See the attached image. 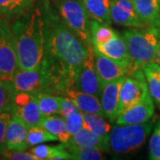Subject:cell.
I'll list each match as a JSON object with an SVG mask.
<instances>
[{
    "label": "cell",
    "instance_id": "36",
    "mask_svg": "<svg viewBox=\"0 0 160 160\" xmlns=\"http://www.w3.org/2000/svg\"><path fill=\"white\" fill-rule=\"evenodd\" d=\"M158 126H159V128H160V123H158Z\"/></svg>",
    "mask_w": 160,
    "mask_h": 160
},
{
    "label": "cell",
    "instance_id": "13",
    "mask_svg": "<svg viewBox=\"0 0 160 160\" xmlns=\"http://www.w3.org/2000/svg\"><path fill=\"white\" fill-rule=\"evenodd\" d=\"M29 126L15 115L12 114L7 126L6 135V146L7 149L25 150L28 145Z\"/></svg>",
    "mask_w": 160,
    "mask_h": 160
},
{
    "label": "cell",
    "instance_id": "16",
    "mask_svg": "<svg viewBox=\"0 0 160 160\" xmlns=\"http://www.w3.org/2000/svg\"><path fill=\"white\" fill-rule=\"evenodd\" d=\"M65 96L69 98L81 112L100 115L103 118H106L102 107L101 100L97 96L75 88L69 89L66 92Z\"/></svg>",
    "mask_w": 160,
    "mask_h": 160
},
{
    "label": "cell",
    "instance_id": "15",
    "mask_svg": "<svg viewBox=\"0 0 160 160\" xmlns=\"http://www.w3.org/2000/svg\"><path fill=\"white\" fill-rule=\"evenodd\" d=\"M94 53H95V68L102 86L109 82H112L114 80L118 79L120 78L126 77L127 75L126 69L122 67L120 64L102 54L95 49H94Z\"/></svg>",
    "mask_w": 160,
    "mask_h": 160
},
{
    "label": "cell",
    "instance_id": "24",
    "mask_svg": "<svg viewBox=\"0 0 160 160\" xmlns=\"http://www.w3.org/2000/svg\"><path fill=\"white\" fill-rule=\"evenodd\" d=\"M90 30L92 45L105 44L118 35L109 27V24L102 23L95 20L90 21Z\"/></svg>",
    "mask_w": 160,
    "mask_h": 160
},
{
    "label": "cell",
    "instance_id": "8",
    "mask_svg": "<svg viewBox=\"0 0 160 160\" xmlns=\"http://www.w3.org/2000/svg\"><path fill=\"white\" fill-rule=\"evenodd\" d=\"M76 89L101 97L102 86L100 82L95 68V53L93 46L87 47V54L77 78Z\"/></svg>",
    "mask_w": 160,
    "mask_h": 160
},
{
    "label": "cell",
    "instance_id": "12",
    "mask_svg": "<svg viewBox=\"0 0 160 160\" xmlns=\"http://www.w3.org/2000/svg\"><path fill=\"white\" fill-rule=\"evenodd\" d=\"M94 49L124 67L128 74L130 57L127 44L124 37L118 35L109 42L102 45H93ZM127 76V75H126Z\"/></svg>",
    "mask_w": 160,
    "mask_h": 160
},
{
    "label": "cell",
    "instance_id": "28",
    "mask_svg": "<svg viewBox=\"0 0 160 160\" xmlns=\"http://www.w3.org/2000/svg\"><path fill=\"white\" fill-rule=\"evenodd\" d=\"M58 141L56 136L52 134L50 132L45 129L42 126H36L29 127L28 132V145L35 146L46 142Z\"/></svg>",
    "mask_w": 160,
    "mask_h": 160
},
{
    "label": "cell",
    "instance_id": "33",
    "mask_svg": "<svg viewBox=\"0 0 160 160\" xmlns=\"http://www.w3.org/2000/svg\"><path fill=\"white\" fill-rule=\"evenodd\" d=\"M2 158L12 160H37L33 154L30 152H24V150H12L5 149V151L0 155Z\"/></svg>",
    "mask_w": 160,
    "mask_h": 160
},
{
    "label": "cell",
    "instance_id": "31",
    "mask_svg": "<svg viewBox=\"0 0 160 160\" xmlns=\"http://www.w3.org/2000/svg\"><path fill=\"white\" fill-rule=\"evenodd\" d=\"M11 118L12 111H6V112L0 113V155L6 149V130H7V126H8Z\"/></svg>",
    "mask_w": 160,
    "mask_h": 160
},
{
    "label": "cell",
    "instance_id": "1",
    "mask_svg": "<svg viewBox=\"0 0 160 160\" xmlns=\"http://www.w3.org/2000/svg\"><path fill=\"white\" fill-rule=\"evenodd\" d=\"M45 50L43 62L68 88L76 89V81L83 65L87 46L67 26L61 16L46 8Z\"/></svg>",
    "mask_w": 160,
    "mask_h": 160
},
{
    "label": "cell",
    "instance_id": "19",
    "mask_svg": "<svg viewBox=\"0 0 160 160\" xmlns=\"http://www.w3.org/2000/svg\"><path fill=\"white\" fill-rule=\"evenodd\" d=\"M142 70L149 95L160 109V65L156 62H152L145 65Z\"/></svg>",
    "mask_w": 160,
    "mask_h": 160
},
{
    "label": "cell",
    "instance_id": "4",
    "mask_svg": "<svg viewBox=\"0 0 160 160\" xmlns=\"http://www.w3.org/2000/svg\"><path fill=\"white\" fill-rule=\"evenodd\" d=\"M152 128V123L117 125L109 136V149L118 154H127L142 146Z\"/></svg>",
    "mask_w": 160,
    "mask_h": 160
},
{
    "label": "cell",
    "instance_id": "7",
    "mask_svg": "<svg viewBox=\"0 0 160 160\" xmlns=\"http://www.w3.org/2000/svg\"><path fill=\"white\" fill-rule=\"evenodd\" d=\"M149 95V89L142 69L126 76L120 88L118 117Z\"/></svg>",
    "mask_w": 160,
    "mask_h": 160
},
{
    "label": "cell",
    "instance_id": "29",
    "mask_svg": "<svg viewBox=\"0 0 160 160\" xmlns=\"http://www.w3.org/2000/svg\"><path fill=\"white\" fill-rule=\"evenodd\" d=\"M64 119L67 125L68 131L71 136L79 131L81 128H83V114L78 109L65 117Z\"/></svg>",
    "mask_w": 160,
    "mask_h": 160
},
{
    "label": "cell",
    "instance_id": "27",
    "mask_svg": "<svg viewBox=\"0 0 160 160\" xmlns=\"http://www.w3.org/2000/svg\"><path fill=\"white\" fill-rule=\"evenodd\" d=\"M15 92L11 81L0 79V113L12 111Z\"/></svg>",
    "mask_w": 160,
    "mask_h": 160
},
{
    "label": "cell",
    "instance_id": "32",
    "mask_svg": "<svg viewBox=\"0 0 160 160\" xmlns=\"http://www.w3.org/2000/svg\"><path fill=\"white\" fill-rule=\"evenodd\" d=\"M53 150V146H48L45 144L35 145L34 148L30 149V153L33 154L37 160H50L52 153Z\"/></svg>",
    "mask_w": 160,
    "mask_h": 160
},
{
    "label": "cell",
    "instance_id": "11",
    "mask_svg": "<svg viewBox=\"0 0 160 160\" xmlns=\"http://www.w3.org/2000/svg\"><path fill=\"white\" fill-rule=\"evenodd\" d=\"M154 102L150 95L134 104L116 118L117 125H136L148 122L154 115Z\"/></svg>",
    "mask_w": 160,
    "mask_h": 160
},
{
    "label": "cell",
    "instance_id": "35",
    "mask_svg": "<svg viewBox=\"0 0 160 160\" xmlns=\"http://www.w3.org/2000/svg\"><path fill=\"white\" fill-rule=\"evenodd\" d=\"M157 63H158L160 65V44H159V47H158V50L157 52V54H156V57H155V61Z\"/></svg>",
    "mask_w": 160,
    "mask_h": 160
},
{
    "label": "cell",
    "instance_id": "2",
    "mask_svg": "<svg viewBox=\"0 0 160 160\" xmlns=\"http://www.w3.org/2000/svg\"><path fill=\"white\" fill-rule=\"evenodd\" d=\"M17 51L19 69L38 68L45 50L44 12L36 8L26 12L12 25Z\"/></svg>",
    "mask_w": 160,
    "mask_h": 160
},
{
    "label": "cell",
    "instance_id": "9",
    "mask_svg": "<svg viewBox=\"0 0 160 160\" xmlns=\"http://www.w3.org/2000/svg\"><path fill=\"white\" fill-rule=\"evenodd\" d=\"M12 114L19 117L29 127L40 126L43 118L35 95L25 92H15Z\"/></svg>",
    "mask_w": 160,
    "mask_h": 160
},
{
    "label": "cell",
    "instance_id": "10",
    "mask_svg": "<svg viewBox=\"0 0 160 160\" xmlns=\"http://www.w3.org/2000/svg\"><path fill=\"white\" fill-rule=\"evenodd\" d=\"M110 15L112 22L118 25L130 28L146 27L138 16L132 0H111Z\"/></svg>",
    "mask_w": 160,
    "mask_h": 160
},
{
    "label": "cell",
    "instance_id": "3",
    "mask_svg": "<svg viewBox=\"0 0 160 160\" xmlns=\"http://www.w3.org/2000/svg\"><path fill=\"white\" fill-rule=\"evenodd\" d=\"M130 57L128 75L155 61L160 44V29L157 26L133 28L124 32Z\"/></svg>",
    "mask_w": 160,
    "mask_h": 160
},
{
    "label": "cell",
    "instance_id": "20",
    "mask_svg": "<svg viewBox=\"0 0 160 160\" xmlns=\"http://www.w3.org/2000/svg\"><path fill=\"white\" fill-rule=\"evenodd\" d=\"M89 16L100 22L110 24V2L111 0H82Z\"/></svg>",
    "mask_w": 160,
    "mask_h": 160
},
{
    "label": "cell",
    "instance_id": "37",
    "mask_svg": "<svg viewBox=\"0 0 160 160\" xmlns=\"http://www.w3.org/2000/svg\"><path fill=\"white\" fill-rule=\"evenodd\" d=\"M159 29H160V22H159Z\"/></svg>",
    "mask_w": 160,
    "mask_h": 160
},
{
    "label": "cell",
    "instance_id": "23",
    "mask_svg": "<svg viewBox=\"0 0 160 160\" xmlns=\"http://www.w3.org/2000/svg\"><path fill=\"white\" fill-rule=\"evenodd\" d=\"M33 2L34 0H0V17L8 20L22 14Z\"/></svg>",
    "mask_w": 160,
    "mask_h": 160
},
{
    "label": "cell",
    "instance_id": "22",
    "mask_svg": "<svg viewBox=\"0 0 160 160\" xmlns=\"http://www.w3.org/2000/svg\"><path fill=\"white\" fill-rule=\"evenodd\" d=\"M83 114V127L94 132L101 137L109 139L111 126L104 119V118L96 114L84 113Z\"/></svg>",
    "mask_w": 160,
    "mask_h": 160
},
{
    "label": "cell",
    "instance_id": "25",
    "mask_svg": "<svg viewBox=\"0 0 160 160\" xmlns=\"http://www.w3.org/2000/svg\"><path fill=\"white\" fill-rule=\"evenodd\" d=\"M34 95L37 99L40 112L43 117L59 114L61 100L62 96L42 93V92L35 93Z\"/></svg>",
    "mask_w": 160,
    "mask_h": 160
},
{
    "label": "cell",
    "instance_id": "14",
    "mask_svg": "<svg viewBox=\"0 0 160 160\" xmlns=\"http://www.w3.org/2000/svg\"><path fill=\"white\" fill-rule=\"evenodd\" d=\"M126 77L107 83L102 86L101 93V103L107 118L113 122L118 118V108L119 92Z\"/></svg>",
    "mask_w": 160,
    "mask_h": 160
},
{
    "label": "cell",
    "instance_id": "34",
    "mask_svg": "<svg viewBox=\"0 0 160 160\" xmlns=\"http://www.w3.org/2000/svg\"><path fill=\"white\" fill-rule=\"evenodd\" d=\"M78 109L75 104L67 96L65 97H62L61 100V105H60V112L59 114L61 115L62 118L67 117L68 115L72 113L76 109Z\"/></svg>",
    "mask_w": 160,
    "mask_h": 160
},
{
    "label": "cell",
    "instance_id": "18",
    "mask_svg": "<svg viewBox=\"0 0 160 160\" xmlns=\"http://www.w3.org/2000/svg\"><path fill=\"white\" fill-rule=\"evenodd\" d=\"M68 143L83 147L96 148L101 150H108L109 149V139L101 137L84 127L72 135Z\"/></svg>",
    "mask_w": 160,
    "mask_h": 160
},
{
    "label": "cell",
    "instance_id": "6",
    "mask_svg": "<svg viewBox=\"0 0 160 160\" xmlns=\"http://www.w3.org/2000/svg\"><path fill=\"white\" fill-rule=\"evenodd\" d=\"M19 69L14 36L8 20L0 17V79L11 81Z\"/></svg>",
    "mask_w": 160,
    "mask_h": 160
},
{
    "label": "cell",
    "instance_id": "30",
    "mask_svg": "<svg viewBox=\"0 0 160 160\" xmlns=\"http://www.w3.org/2000/svg\"><path fill=\"white\" fill-rule=\"evenodd\" d=\"M149 147V158L153 160H160V128L158 125L155 128L150 137Z\"/></svg>",
    "mask_w": 160,
    "mask_h": 160
},
{
    "label": "cell",
    "instance_id": "17",
    "mask_svg": "<svg viewBox=\"0 0 160 160\" xmlns=\"http://www.w3.org/2000/svg\"><path fill=\"white\" fill-rule=\"evenodd\" d=\"M140 20L146 26L159 27L160 0H132Z\"/></svg>",
    "mask_w": 160,
    "mask_h": 160
},
{
    "label": "cell",
    "instance_id": "5",
    "mask_svg": "<svg viewBox=\"0 0 160 160\" xmlns=\"http://www.w3.org/2000/svg\"><path fill=\"white\" fill-rule=\"evenodd\" d=\"M59 15L67 26L88 46H93L90 19L82 0H56Z\"/></svg>",
    "mask_w": 160,
    "mask_h": 160
},
{
    "label": "cell",
    "instance_id": "21",
    "mask_svg": "<svg viewBox=\"0 0 160 160\" xmlns=\"http://www.w3.org/2000/svg\"><path fill=\"white\" fill-rule=\"evenodd\" d=\"M40 126H42L47 131L50 132L52 134L56 136L58 141H60L61 142H68L71 138V135L68 131L65 119L62 116L57 117L55 115H52L43 117Z\"/></svg>",
    "mask_w": 160,
    "mask_h": 160
},
{
    "label": "cell",
    "instance_id": "26",
    "mask_svg": "<svg viewBox=\"0 0 160 160\" xmlns=\"http://www.w3.org/2000/svg\"><path fill=\"white\" fill-rule=\"evenodd\" d=\"M69 151L71 159L74 160H101L103 159L102 150L92 147L78 146L71 143H64Z\"/></svg>",
    "mask_w": 160,
    "mask_h": 160
}]
</instances>
